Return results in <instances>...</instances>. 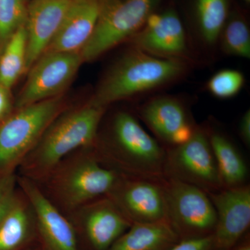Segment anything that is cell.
<instances>
[{"mask_svg":"<svg viewBox=\"0 0 250 250\" xmlns=\"http://www.w3.org/2000/svg\"><path fill=\"white\" fill-rule=\"evenodd\" d=\"M141 121L166 149L185 143L197 125L179 99L171 95L154 96L139 108Z\"/></svg>","mask_w":250,"mask_h":250,"instance_id":"obj_14","label":"cell"},{"mask_svg":"<svg viewBox=\"0 0 250 250\" xmlns=\"http://www.w3.org/2000/svg\"><path fill=\"white\" fill-rule=\"evenodd\" d=\"M164 178L195 186L210 193L221 190L220 177L205 126L197 125L185 143L166 149Z\"/></svg>","mask_w":250,"mask_h":250,"instance_id":"obj_7","label":"cell"},{"mask_svg":"<svg viewBox=\"0 0 250 250\" xmlns=\"http://www.w3.org/2000/svg\"><path fill=\"white\" fill-rule=\"evenodd\" d=\"M25 0H0V54L10 37L26 22Z\"/></svg>","mask_w":250,"mask_h":250,"instance_id":"obj_24","label":"cell"},{"mask_svg":"<svg viewBox=\"0 0 250 250\" xmlns=\"http://www.w3.org/2000/svg\"><path fill=\"white\" fill-rule=\"evenodd\" d=\"M37 246L35 213L18 184L9 209L0 222V250H30Z\"/></svg>","mask_w":250,"mask_h":250,"instance_id":"obj_18","label":"cell"},{"mask_svg":"<svg viewBox=\"0 0 250 250\" xmlns=\"http://www.w3.org/2000/svg\"><path fill=\"white\" fill-rule=\"evenodd\" d=\"M129 41L131 47L154 57L192 62L187 32L173 9L153 13L142 29Z\"/></svg>","mask_w":250,"mask_h":250,"instance_id":"obj_12","label":"cell"},{"mask_svg":"<svg viewBox=\"0 0 250 250\" xmlns=\"http://www.w3.org/2000/svg\"><path fill=\"white\" fill-rule=\"evenodd\" d=\"M164 181L121 175L106 196L131 225L167 221Z\"/></svg>","mask_w":250,"mask_h":250,"instance_id":"obj_11","label":"cell"},{"mask_svg":"<svg viewBox=\"0 0 250 250\" xmlns=\"http://www.w3.org/2000/svg\"><path fill=\"white\" fill-rule=\"evenodd\" d=\"M92 149L103 165L121 175L165 179V148L131 112L117 111L103 129L99 127Z\"/></svg>","mask_w":250,"mask_h":250,"instance_id":"obj_1","label":"cell"},{"mask_svg":"<svg viewBox=\"0 0 250 250\" xmlns=\"http://www.w3.org/2000/svg\"><path fill=\"white\" fill-rule=\"evenodd\" d=\"M232 250H250V233L245 235L241 241Z\"/></svg>","mask_w":250,"mask_h":250,"instance_id":"obj_30","label":"cell"},{"mask_svg":"<svg viewBox=\"0 0 250 250\" xmlns=\"http://www.w3.org/2000/svg\"><path fill=\"white\" fill-rule=\"evenodd\" d=\"M18 175V184L30 201L36 220L41 250H81L75 229L30 179Z\"/></svg>","mask_w":250,"mask_h":250,"instance_id":"obj_15","label":"cell"},{"mask_svg":"<svg viewBox=\"0 0 250 250\" xmlns=\"http://www.w3.org/2000/svg\"><path fill=\"white\" fill-rule=\"evenodd\" d=\"M191 64L154 57L131 47L112 65L89 102L108 108L117 102L160 90L182 80Z\"/></svg>","mask_w":250,"mask_h":250,"instance_id":"obj_3","label":"cell"},{"mask_svg":"<svg viewBox=\"0 0 250 250\" xmlns=\"http://www.w3.org/2000/svg\"><path fill=\"white\" fill-rule=\"evenodd\" d=\"M218 42L227 55L250 59V31L246 20L236 13L229 15Z\"/></svg>","mask_w":250,"mask_h":250,"instance_id":"obj_23","label":"cell"},{"mask_svg":"<svg viewBox=\"0 0 250 250\" xmlns=\"http://www.w3.org/2000/svg\"><path fill=\"white\" fill-rule=\"evenodd\" d=\"M217 215L212 234L213 250H232L250 226V186L208 193Z\"/></svg>","mask_w":250,"mask_h":250,"instance_id":"obj_13","label":"cell"},{"mask_svg":"<svg viewBox=\"0 0 250 250\" xmlns=\"http://www.w3.org/2000/svg\"><path fill=\"white\" fill-rule=\"evenodd\" d=\"M179 241L167 221L135 223L108 250H168Z\"/></svg>","mask_w":250,"mask_h":250,"instance_id":"obj_20","label":"cell"},{"mask_svg":"<svg viewBox=\"0 0 250 250\" xmlns=\"http://www.w3.org/2000/svg\"><path fill=\"white\" fill-rule=\"evenodd\" d=\"M11 89L0 83V124L14 111Z\"/></svg>","mask_w":250,"mask_h":250,"instance_id":"obj_28","label":"cell"},{"mask_svg":"<svg viewBox=\"0 0 250 250\" xmlns=\"http://www.w3.org/2000/svg\"><path fill=\"white\" fill-rule=\"evenodd\" d=\"M67 218L81 250H108L131 225L106 195L82 206Z\"/></svg>","mask_w":250,"mask_h":250,"instance_id":"obj_10","label":"cell"},{"mask_svg":"<svg viewBox=\"0 0 250 250\" xmlns=\"http://www.w3.org/2000/svg\"><path fill=\"white\" fill-rule=\"evenodd\" d=\"M98 0H73L46 52H80L98 22Z\"/></svg>","mask_w":250,"mask_h":250,"instance_id":"obj_17","label":"cell"},{"mask_svg":"<svg viewBox=\"0 0 250 250\" xmlns=\"http://www.w3.org/2000/svg\"><path fill=\"white\" fill-rule=\"evenodd\" d=\"M243 1H244L246 3H250V0H243Z\"/></svg>","mask_w":250,"mask_h":250,"instance_id":"obj_32","label":"cell"},{"mask_svg":"<svg viewBox=\"0 0 250 250\" xmlns=\"http://www.w3.org/2000/svg\"><path fill=\"white\" fill-rule=\"evenodd\" d=\"M27 30L26 22L10 37L0 54V83L11 89L26 70Z\"/></svg>","mask_w":250,"mask_h":250,"instance_id":"obj_21","label":"cell"},{"mask_svg":"<svg viewBox=\"0 0 250 250\" xmlns=\"http://www.w3.org/2000/svg\"><path fill=\"white\" fill-rule=\"evenodd\" d=\"M240 137L246 145V147L250 146V111L247 110L244 114L242 116L241 121L238 127Z\"/></svg>","mask_w":250,"mask_h":250,"instance_id":"obj_29","label":"cell"},{"mask_svg":"<svg viewBox=\"0 0 250 250\" xmlns=\"http://www.w3.org/2000/svg\"><path fill=\"white\" fill-rule=\"evenodd\" d=\"M17 188V172L0 177V222L9 209Z\"/></svg>","mask_w":250,"mask_h":250,"instance_id":"obj_26","label":"cell"},{"mask_svg":"<svg viewBox=\"0 0 250 250\" xmlns=\"http://www.w3.org/2000/svg\"><path fill=\"white\" fill-rule=\"evenodd\" d=\"M213 150L222 189L247 184L248 166L241 153L225 133L205 126Z\"/></svg>","mask_w":250,"mask_h":250,"instance_id":"obj_19","label":"cell"},{"mask_svg":"<svg viewBox=\"0 0 250 250\" xmlns=\"http://www.w3.org/2000/svg\"><path fill=\"white\" fill-rule=\"evenodd\" d=\"M120 176L99 161L92 147H84L65 156L35 183L67 217L85 204L107 195Z\"/></svg>","mask_w":250,"mask_h":250,"instance_id":"obj_4","label":"cell"},{"mask_svg":"<svg viewBox=\"0 0 250 250\" xmlns=\"http://www.w3.org/2000/svg\"><path fill=\"white\" fill-rule=\"evenodd\" d=\"M168 250H213L212 236L180 241Z\"/></svg>","mask_w":250,"mask_h":250,"instance_id":"obj_27","label":"cell"},{"mask_svg":"<svg viewBox=\"0 0 250 250\" xmlns=\"http://www.w3.org/2000/svg\"><path fill=\"white\" fill-rule=\"evenodd\" d=\"M73 0H31L27 5L26 70L42 55L53 40Z\"/></svg>","mask_w":250,"mask_h":250,"instance_id":"obj_16","label":"cell"},{"mask_svg":"<svg viewBox=\"0 0 250 250\" xmlns=\"http://www.w3.org/2000/svg\"><path fill=\"white\" fill-rule=\"evenodd\" d=\"M65 109L60 95L14 110L0 124V177L17 172L49 125Z\"/></svg>","mask_w":250,"mask_h":250,"instance_id":"obj_5","label":"cell"},{"mask_svg":"<svg viewBox=\"0 0 250 250\" xmlns=\"http://www.w3.org/2000/svg\"><path fill=\"white\" fill-rule=\"evenodd\" d=\"M30 250H41L40 248H39V246H36L35 248H32V249H31Z\"/></svg>","mask_w":250,"mask_h":250,"instance_id":"obj_31","label":"cell"},{"mask_svg":"<svg viewBox=\"0 0 250 250\" xmlns=\"http://www.w3.org/2000/svg\"><path fill=\"white\" fill-rule=\"evenodd\" d=\"M167 222L180 241L212 236L216 211L208 193L179 181H164Z\"/></svg>","mask_w":250,"mask_h":250,"instance_id":"obj_8","label":"cell"},{"mask_svg":"<svg viewBox=\"0 0 250 250\" xmlns=\"http://www.w3.org/2000/svg\"><path fill=\"white\" fill-rule=\"evenodd\" d=\"M245 84L243 74L233 69H225L215 73L207 83V89L210 95L221 100L236 96Z\"/></svg>","mask_w":250,"mask_h":250,"instance_id":"obj_25","label":"cell"},{"mask_svg":"<svg viewBox=\"0 0 250 250\" xmlns=\"http://www.w3.org/2000/svg\"><path fill=\"white\" fill-rule=\"evenodd\" d=\"M83 62L80 52H46L29 69L15 110L60 96Z\"/></svg>","mask_w":250,"mask_h":250,"instance_id":"obj_9","label":"cell"},{"mask_svg":"<svg viewBox=\"0 0 250 250\" xmlns=\"http://www.w3.org/2000/svg\"><path fill=\"white\" fill-rule=\"evenodd\" d=\"M100 12L91 37L81 50L83 62L101 57L139 32L161 0H98Z\"/></svg>","mask_w":250,"mask_h":250,"instance_id":"obj_6","label":"cell"},{"mask_svg":"<svg viewBox=\"0 0 250 250\" xmlns=\"http://www.w3.org/2000/svg\"><path fill=\"white\" fill-rule=\"evenodd\" d=\"M229 0H195L199 34L207 45L218 43L229 15Z\"/></svg>","mask_w":250,"mask_h":250,"instance_id":"obj_22","label":"cell"},{"mask_svg":"<svg viewBox=\"0 0 250 250\" xmlns=\"http://www.w3.org/2000/svg\"><path fill=\"white\" fill-rule=\"evenodd\" d=\"M107 108L89 101L65 109L49 125L18 167V175L40 182L63 158L81 148L93 147Z\"/></svg>","mask_w":250,"mask_h":250,"instance_id":"obj_2","label":"cell"}]
</instances>
